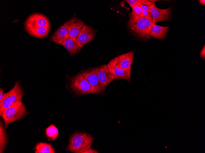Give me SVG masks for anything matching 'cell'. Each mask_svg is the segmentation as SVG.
Segmentation results:
<instances>
[{
	"instance_id": "6da1fadb",
	"label": "cell",
	"mask_w": 205,
	"mask_h": 153,
	"mask_svg": "<svg viewBox=\"0 0 205 153\" xmlns=\"http://www.w3.org/2000/svg\"><path fill=\"white\" fill-rule=\"evenodd\" d=\"M129 17L127 25L130 30L139 38L145 39L150 38L152 21L144 17Z\"/></svg>"
},
{
	"instance_id": "7a4b0ae2",
	"label": "cell",
	"mask_w": 205,
	"mask_h": 153,
	"mask_svg": "<svg viewBox=\"0 0 205 153\" xmlns=\"http://www.w3.org/2000/svg\"><path fill=\"white\" fill-rule=\"evenodd\" d=\"M94 140L89 134L84 133H74L69 139L68 147L70 152L81 153L84 151L91 147Z\"/></svg>"
},
{
	"instance_id": "3957f363",
	"label": "cell",
	"mask_w": 205,
	"mask_h": 153,
	"mask_svg": "<svg viewBox=\"0 0 205 153\" xmlns=\"http://www.w3.org/2000/svg\"><path fill=\"white\" fill-rule=\"evenodd\" d=\"M24 94L19 82H16L14 87L4 94L3 99L0 103V115L6 109L14 104L21 101Z\"/></svg>"
},
{
	"instance_id": "277c9868",
	"label": "cell",
	"mask_w": 205,
	"mask_h": 153,
	"mask_svg": "<svg viewBox=\"0 0 205 153\" xmlns=\"http://www.w3.org/2000/svg\"><path fill=\"white\" fill-rule=\"evenodd\" d=\"M27 113V110L22 101L14 104L6 109L2 114L5 126L10 123L22 118Z\"/></svg>"
},
{
	"instance_id": "5b68a950",
	"label": "cell",
	"mask_w": 205,
	"mask_h": 153,
	"mask_svg": "<svg viewBox=\"0 0 205 153\" xmlns=\"http://www.w3.org/2000/svg\"><path fill=\"white\" fill-rule=\"evenodd\" d=\"M70 87L73 91L78 94H93L91 86L81 72L71 77Z\"/></svg>"
},
{
	"instance_id": "8992f818",
	"label": "cell",
	"mask_w": 205,
	"mask_h": 153,
	"mask_svg": "<svg viewBox=\"0 0 205 153\" xmlns=\"http://www.w3.org/2000/svg\"><path fill=\"white\" fill-rule=\"evenodd\" d=\"M81 72L91 86L93 94L102 93L104 92L106 88L99 81L95 67L83 70Z\"/></svg>"
},
{
	"instance_id": "52a82bcc",
	"label": "cell",
	"mask_w": 205,
	"mask_h": 153,
	"mask_svg": "<svg viewBox=\"0 0 205 153\" xmlns=\"http://www.w3.org/2000/svg\"><path fill=\"white\" fill-rule=\"evenodd\" d=\"M134 56V52L119 55L110 61L117 67L125 70H130Z\"/></svg>"
},
{
	"instance_id": "ba28073f",
	"label": "cell",
	"mask_w": 205,
	"mask_h": 153,
	"mask_svg": "<svg viewBox=\"0 0 205 153\" xmlns=\"http://www.w3.org/2000/svg\"><path fill=\"white\" fill-rule=\"evenodd\" d=\"M95 31L90 26L85 24L81 29L77 38L79 43L82 48L83 46L93 40Z\"/></svg>"
},
{
	"instance_id": "9c48e42d",
	"label": "cell",
	"mask_w": 205,
	"mask_h": 153,
	"mask_svg": "<svg viewBox=\"0 0 205 153\" xmlns=\"http://www.w3.org/2000/svg\"><path fill=\"white\" fill-rule=\"evenodd\" d=\"M150 8L152 17V25L159 21L168 20L171 11L170 8L165 9H160L155 6V2H153Z\"/></svg>"
},
{
	"instance_id": "30bf717a",
	"label": "cell",
	"mask_w": 205,
	"mask_h": 153,
	"mask_svg": "<svg viewBox=\"0 0 205 153\" xmlns=\"http://www.w3.org/2000/svg\"><path fill=\"white\" fill-rule=\"evenodd\" d=\"M85 25L83 21L76 17H73L64 23L68 30L70 38H76L82 28Z\"/></svg>"
},
{
	"instance_id": "8fae6325",
	"label": "cell",
	"mask_w": 205,
	"mask_h": 153,
	"mask_svg": "<svg viewBox=\"0 0 205 153\" xmlns=\"http://www.w3.org/2000/svg\"><path fill=\"white\" fill-rule=\"evenodd\" d=\"M95 68L99 81L105 87L115 80L113 75L109 70L106 64Z\"/></svg>"
},
{
	"instance_id": "7c38bea8",
	"label": "cell",
	"mask_w": 205,
	"mask_h": 153,
	"mask_svg": "<svg viewBox=\"0 0 205 153\" xmlns=\"http://www.w3.org/2000/svg\"><path fill=\"white\" fill-rule=\"evenodd\" d=\"M25 25H29L50 28L49 20L45 15L39 13H34L27 18Z\"/></svg>"
},
{
	"instance_id": "4fadbf2b",
	"label": "cell",
	"mask_w": 205,
	"mask_h": 153,
	"mask_svg": "<svg viewBox=\"0 0 205 153\" xmlns=\"http://www.w3.org/2000/svg\"><path fill=\"white\" fill-rule=\"evenodd\" d=\"M106 65L109 70L113 75L115 80L125 79L128 81L131 80L130 70H125L119 68L110 61Z\"/></svg>"
},
{
	"instance_id": "5bb4252c",
	"label": "cell",
	"mask_w": 205,
	"mask_h": 153,
	"mask_svg": "<svg viewBox=\"0 0 205 153\" xmlns=\"http://www.w3.org/2000/svg\"><path fill=\"white\" fill-rule=\"evenodd\" d=\"M70 37L67 29L63 25L60 27L50 37V40L56 44L62 45Z\"/></svg>"
},
{
	"instance_id": "9a60e30c",
	"label": "cell",
	"mask_w": 205,
	"mask_h": 153,
	"mask_svg": "<svg viewBox=\"0 0 205 153\" xmlns=\"http://www.w3.org/2000/svg\"><path fill=\"white\" fill-rule=\"evenodd\" d=\"M25 30L30 35L39 38L46 37L50 29V28L29 25H25Z\"/></svg>"
},
{
	"instance_id": "2e32d148",
	"label": "cell",
	"mask_w": 205,
	"mask_h": 153,
	"mask_svg": "<svg viewBox=\"0 0 205 153\" xmlns=\"http://www.w3.org/2000/svg\"><path fill=\"white\" fill-rule=\"evenodd\" d=\"M69 52L72 57L78 53L82 48L80 46L77 38L70 37L61 45Z\"/></svg>"
},
{
	"instance_id": "e0dca14e",
	"label": "cell",
	"mask_w": 205,
	"mask_h": 153,
	"mask_svg": "<svg viewBox=\"0 0 205 153\" xmlns=\"http://www.w3.org/2000/svg\"><path fill=\"white\" fill-rule=\"evenodd\" d=\"M169 28V26L163 27L154 24L152 26L150 35L156 39H163L165 38Z\"/></svg>"
},
{
	"instance_id": "ac0fdd59",
	"label": "cell",
	"mask_w": 205,
	"mask_h": 153,
	"mask_svg": "<svg viewBox=\"0 0 205 153\" xmlns=\"http://www.w3.org/2000/svg\"><path fill=\"white\" fill-rule=\"evenodd\" d=\"M56 152L51 145L44 143L38 144L35 148L36 153H55Z\"/></svg>"
},
{
	"instance_id": "d6986e66",
	"label": "cell",
	"mask_w": 205,
	"mask_h": 153,
	"mask_svg": "<svg viewBox=\"0 0 205 153\" xmlns=\"http://www.w3.org/2000/svg\"><path fill=\"white\" fill-rule=\"evenodd\" d=\"M6 132L1 120L0 122V153H3L7 144Z\"/></svg>"
},
{
	"instance_id": "ffe728a7",
	"label": "cell",
	"mask_w": 205,
	"mask_h": 153,
	"mask_svg": "<svg viewBox=\"0 0 205 153\" xmlns=\"http://www.w3.org/2000/svg\"><path fill=\"white\" fill-rule=\"evenodd\" d=\"M58 130L57 128L53 124L50 125L46 129V134L49 140H54L57 137Z\"/></svg>"
},
{
	"instance_id": "44dd1931",
	"label": "cell",
	"mask_w": 205,
	"mask_h": 153,
	"mask_svg": "<svg viewBox=\"0 0 205 153\" xmlns=\"http://www.w3.org/2000/svg\"><path fill=\"white\" fill-rule=\"evenodd\" d=\"M132 8V11L130 12L129 16L137 17H143L142 9L138 4L133 6Z\"/></svg>"
},
{
	"instance_id": "7402d4cb",
	"label": "cell",
	"mask_w": 205,
	"mask_h": 153,
	"mask_svg": "<svg viewBox=\"0 0 205 153\" xmlns=\"http://www.w3.org/2000/svg\"><path fill=\"white\" fill-rule=\"evenodd\" d=\"M126 1L132 8L133 6L135 5L141 3V0H126Z\"/></svg>"
},
{
	"instance_id": "603a6c76",
	"label": "cell",
	"mask_w": 205,
	"mask_h": 153,
	"mask_svg": "<svg viewBox=\"0 0 205 153\" xmlns=\"http://www.w3.org/2000/svg\"><path fill=\"white\" fill-rule=\"evenodd\" d=\"M142 12L143 17L152 21V17L151 14L145 10L142 9Z\"/></svg>"
},
{
	"instance_id": "cb8c5ba5",
	"label": "cell",
	"mask_w": 205,
	"mask_h": 153,
	"mask_svg": "<svg viewBox=\"0 0 205 153\" xmlns=\"http://www.w3.org/2000/svg\"><path fill=\"white\" fill-rule=\"evenodd\" d=\"M138 4L142 9L151 14V9L149 6L141 3H139Z\"/></svg>"
},
{
	"instance_id": "d4e9b609",
	"label": "cell",
	"mask_w": 205,
	"mask_h": 153,
	"mask_svg": "<svg viewBox=\"0 0 205 153\" xmlns=\"http://www.w3.org/2000/svg\"><path fill=\"white\" fill-rule=\"evenodd\" d=\"M99 152L96 150L92 148L91 147L84 151L81 153H98Z\"/></svg>"
},
{
	"instance_id": "484cf974",
	"label": "cell",
	"mask_w": 205,
	"mask_h": 153,
	"mask_svg": "<svg viewBox=\"0 0 205 153\" xmlns=\"http://www.w3.org/2000/svg\"><path fill=\"white\" fill-rule=\"evenodd\" d=\"M200 56L203 58L205 59V46H204L203 49L200 52Z\"/></svg>"
},
{
	"instance_id": "4316f807",
	"label": "cell",
	"mask_w": 205,
	"mask_h": 153,
	"mask_svg": "<svg viewBox=\"0 0 205 153\" xmlns=\"http://www.w3.org/2000/svg\"><path fill=\"white\" fill-rule=\"evenodd\" d=\"M4 92V91L2 89L0 88V103L2 101L3 98V93Z\"/></svg>"
},
{
	"instance_id": "83f0119b",
	"label": "cell",
	"mask_w": 205,
	"mask_h": 153,
	"mask_svg": "<svg viewBox=\"0 0 205 153\" xmlns=\"http://www.w3.org/2000/svg\"><path fill=\"white\" fill-rule=\"evenodd\" d=\"M199 3L201 5H205V0H200L199 1Z\"/></svg>"
}]
</instances>
